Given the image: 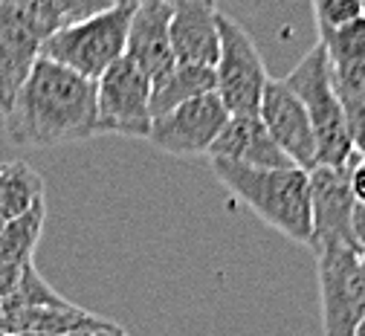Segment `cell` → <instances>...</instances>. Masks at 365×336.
<instances>
[{
	"mask_svg": "<svg viewBox=\"0 0 365 336\" xmlns=\"http://www.w3.org/2000/svg\"><path fill=\"white\" fill-rule=\"evenodd\" d=\"M15 146H61L96 133V81L38 58L29 78L4 113Z\"/></svg>",
	"mask_w": 365,
	"mask_h": 336,
	"instance_id": "1",
	"label": "cell"
},
{
	"mask_svg": "<svg viewBox=\"0 0 365 336\" xmlns=\"http://www.w3.org/2000/svg\"><path fill=\"white\" fill-rule=\"evenodd\" d=\"M215 177L244 200L267 226L296 244L313 238L310 174L302 168H244L223 160H209Z\"/></svg>",
	"mask_w": 365,
	"mask_h": 336,
	"instance_id": "2",
	"label": "cell"
},
{
	"mask_svg": "<svg viewBox=\"0 0 365 336\" xmlns=\"http://www.w3.org/2000/svg\"><path fill=\"white\" fill-rule=\"evenodd\" d=\"M136 12V4H108L93 18L78 21L56 32L41 46V58L56 61L81 78L99 81L128 46V26Z\"/></svg>",
	"mask_w": 365,
	"mask_h": 336,
	"instance_id": "3",
	"label": "cell"
},
{
	"mask_svg": "<svg viewBox=\"0 0 365 336\" xmlns=\"http://www.w3.org/2000/svg\"><path fill=\"white\" fill-rule=\"evenodd\" d=\"M284 81L299 96V102L310 116L316 148H319V166L348 168V163L354 160V146L348 136L345 108L331 81V67H328V56L322 50V44L310 46L307 56L290 70Z\"/></svg>",
	"mask_w": 365,
	"mask_h": 336,
	"instance_id": "4",
	"label": "cell"
},
{
	"mask_svg": "<svg viewBox=\"0 0 365 336\" xmlns=\"http://www.w3.org/2000/svg\"><path fill=\"white\" fill-rule=\"evenodd\" d=\"M220 58L215 67L217 78V96L230 116H258L261 96L269 81L267 67L261 61V53L252 41V35L238 24L232 15L220 12Z\"/></svg>",
	"mask_w": 365,
	"mask_h": 336,
	"instance_id": "5",
	"label": "cell"
},
{
	"mask_svg": "<svg viewBox=\"0 0 365 336\" xmlns=\"http://www.w3.org/2000/svg\"><path fill=\"white\" fill-rule=\"evenodd\" d=\"M356 247L316 250L322 336H354L365 319V275Z\"/></svg>",
	"mask_w": 365,
	"mask_h": 336,
	"instance_id": "6",
	"label": "cell"
},
{
	"mask_svg": "<svg viewBox=\"0 0 365 336\" xmlns=\"http://www.w3.org/2000/svg\"><path fill=\"white\" fill-rule=\"evenodd\" d=\"M151 78L122 56L96 81V133L143 136L151 133Z\"/></svg>",
	"mask_w": 365,
	"mask_h": 336,
	"instance_id": "7",
	"label": "cell"
},
{
	"mask_svg": "<svg viewBox=\"0 0 365 336\" xmlns=\"http://www.w3.org/2000/svg\"><path fill=\"white\" fill-rule=\"evenodd\" d=\"M226 122H230V113H226L220 96L209 93L154 119L148 139L151 146L171 157H209Z\"/></svg>",
	"mask_w": 365,
	"mask_h": 336,
	"instance_id": "8",
	"label": "cell"
},
{
	"mask_svg": "<svg viewBox=\"0 0 365 336\" xmlns=\"http://www.w3.org/2000/svg\"><path fill=\"white\" fill-rule=\"evenodd\" d=\"M258 119L264 122L272 142L287 154V160L296 168H302L307 174L313 168H319V148H316V133H313L310 116L284 78L267 81Z\"/></svg>",
	"mask_w": 365,
	"mask_h": 336,
	"instance_id": "9",
	"label": "cell"
},
{
	"mask_svg": "<svg viewBox=\"0 0 365 336\" xmlns=\"http://www.w3.org/2000/svg\"><path fill=\"white\" fill-rule=\"evenodd\" d=\"M354 209H356V200L348 183V168H325V166L313 168L310 171V212H313L310 250L316 253L322 247H356Z\"/></svg>",
	"mask_w": 365,
	"mask_h": 336,
	"instance_id": "10",
	"label": "cell"
},
{
	"mask_svg": "<svg viewBox=\"0 0 365 336\" xmlns=\"http://www.w3.org/2000/svg\"><path fill=\"white\" fill-rule=\"evenodd\" d=\"M125 56L136 67H143L151 84L163 81L177 67V58L171 50V4H165V0L136 4V12L128 26Z\"/></svg>",
	"mask_w": 365,
	"mask_h": 336,
	"instance_id": "11",
	"label": "cell"
},
{
	"mask_svg": "<svg viewBox=\"0 0 365 336\" xmlns=\"http://www.w3.org/2000/svg\"><path fill=\"white\" fill-rule=\"evenodd\" d=\"M220 9L203 0H177L171 4V50L177 64L217 67L220 58Z\"/></svg>",
	"mask_w": 365,
	"mask_h": 336,
	"instance_id": "12",
	"label": "cell"
},
{
	"mask_svg": "<svg viewBox=\"0 0 365 336\" xmlns=\"http://www.w3.org/2000/svg\"><path fill=\"white\" fill-rule=\"evenodd\" d=\"M43 41L21 18L18 4L0 0V113H6L18 90L41 58Z\"/></svg>",
	"mask_w": 365,
	"mask_h": 336,
	"instance_id": "13",
	"label": "cell"
},
{
	"mask_svg": "<svg viewBox=\"0 0 365 336\" xmlns=\"http://www.w3.org/2000/svg\"><path fill=\"white\" fill-rule=\"evenodd\" d=\"M209 160H223L244 168H296L272 142L258 116H230L209 151Z\"/></svg>",
	"mask_w": 365,
	"mask_h": 336,
	"instance_id": "14",
	"label": "cell"
},
{
	"mask_svg": "<svg viewBox=\"0 0 365 336\" xmlns=\"http://www.w3.org/2000/svg\"><path fill=\"white\" fill-rule=\"evenodd\" d=\"M328 56L331 81L342 102L365 105V18L348 24L345 29L319 35Z\"/></svg>",
	"mask_w": 365,
	"mask_h": 336,
	"instance_id": "15",
	"label": "cell"
},
{
	"mask_svg": "<svg viewBox=\"0 0 365 336\" xmlns=\"http://www.w3.org/2000/svg\"><path fill=\"white\" fill-rule=\"evenodd\" d=\"M108 319L81 310L76 305L61 307H24V310H0V325L6 336L12 333H38V336H67L90 327H102Z\"/></svg>",
	"mask_w": 365,
	"mask_h": 336,
	"instance_id": "16",
	"label": "cell"
},
{
	"mask_svg": "<svg viewBox=\"0 0 365 336\" xmlns=\"http://www.w3.org/2000/svg\"><path fill=\"white\" fill-rule=\"evenodd\" d=\"M217 90V78L212 67H192V64H177L163 81L151 90V119H160L180 105L195 102L200 96H209Z\"/></svg>",
	"mask_w": 365,
	"mask_h": 336,
	"instance_id": "17",
	"label": "cell"
},
{
	"mask_svg": "<svg viewBox=\"0 0 365 336\" xmlns=\"http://www.w3.org/2000/svg\"><path fill=\"white\" fill-rule=\"evenodd\" d=\"M47 200L43 195V177L26 163H0V215L15 220L26 215L35 203Z\"/></svg>",
	"mask_w": 365,
	"mask_h": 336,
	"instance_id": "18",
	"label": "cell"
},
{
	"mask_svg": "<svg viewBox=\"0 0 365 336\" xmlns=\"http://www.w3.org/2000/svg\"><path fill=\"white\" fill-rule=\"evenodd\" d=\"M43 220H47V200L35 203L26 215L9 220L4 235H0V264H18V267L35 264Z\"/></svg>",
	"mask_w": 365,
	"mask_h": 336,
	"instance_id": "19",
	"label": "cell"
},
{
	"mask_svg": "<svg viewBox=\"0 0 365 336\" xmlns=\"http://www.w3.org/2000/svg\"><path fill=\"white\" fill-rule=\"evenodd\" d=\"M67 305V299L61 293H56L53 287L41 278V273L35 270V264L24 267L18 290L0 305V310H24V307H61Z\"/></svg>",
	"mask_w": 365,
	"mask_h": 336,
	"instance_id": "20",
	"label": "cell"
},
{
	"mask_svg": "<svg viewBox=\"0 0 365 336\" xmlns=\"http://www.w3.org/2000/svg\"><path fill=\"white\" fill-rule=\"evenodd\" d=\"M313 18H316V32L319 35L345 29L348 24L362 18V0H316Z\"/></svg>",
	"mask_w": 365,
	"mask_h": 336,
	"instance_id": "21",
	"label": "cell"
},
{
	"mask_svg": "<svg viewBox=\"0 0 365 336\" xmlns=\"http://www.w3.org/2000/svg\"><path fill=\"white\" fill-rule=\"evenodd\" d=\"M345 108V122H348V136L356 157H365V105L356 102H342Z\"/></svg>",
	"mask_w": 365,
	"mask_h": 336,
	"instance_id": "22",
	"label": "cell"
},
{
	"mask_svg": "<svg viewBox=\"0 0 365 336\" xmlns=\"http://www.w3.org/2000/svg\"><path fill=\"white\" fill-rule=\"evenodd\" d=\"M348 183H351V191H354V200L359 206H365V157H356L348 163Z\"/></svg>",
	"mask_w": 365,
	"mask_h": 336,
	"instance_id": "23",
	"label": "cell"
},
{
	"mask_svg": "<svg viewBox=\"0 0 365 336\" xmlns=\"http://www.w3.org/2000/svg\"><path fill=\"white\" fill-rule=\"evenodd\" d=\"M21 275H24V267H18V264H0V305H4L18 290Z\"/></svg>",
	"mask_w": 365,
	"mask_h": 336,
	"instance_id": "24",
	"label": "cell"
},
{
	"mask_svg": "<svg viewBox=\"0 0 365 336\" xmlns=\"http://www.w3.org/2000/svg\"><path fill=\"white\" fill-rule=\"evenodd\" d=\"M354 241L365 253V206H359V203L354 209Z\"/></svg>",
	"mask_w": 365,
	"mask_h": 336,
	"instance_id": "25",
	"label": "cell"
},
{
	"mask_svg": "<svg viewBox=\"0 0 365 336\" xmlns=\"http://www.w3.org/2000/svg\"><path fill=\"white\" fill-rule=\"evenodd\" d=\"M354 336H365V319L359 322V327H356V333H354Z\"/></svg>",
	"mask_w": 365,
	"mask_h": 336,
	"instance_id": "26",
	"label": "cell"
},
{
	"mask_svg": "<svg viewBox=\"0 0 365 336\" xmlns=\"http://www.w3.org/2000/svg\"><path fill=\"white\" fill-rule=\"evenodd\" d=\"M6 223H9V220H6L4 215H0V235H4V229H6Z\"/></svg>",
	"mask_w": 365,
	"mask_h": 336,
	"instance_id": "27",
	"label": "cell"
},
{
	"mask_svg": "<svg viewBox=\"0 0 365 336\" xmlns=\"http://www.w3.org/2000/svg\"><path fill=\"white\" fill-rule=\"evenodd\" d=\"M359 267H362V275H365V253L359 255Z\"/></svg>",
	"mask_w": 365,
	"mask_h": 336,
	"instance_id": "28",
	"label": "cell"
},
{
	"mask_svg": "<svg viewBox=\"0 0 365 336\" xmlns=\"http://www.w3.org/2000/svg\"><path fill=\"white\" fill-rule=\"evenodd\" d=\"M12 336H38V333H12Z\"/></svg>",
	"mask_w": 365,
	"mask_h": 336,
	"instance_id": "29",
	"label": "cell"
},
{
	"mask_svg": "<svg viewBox=\"0 0 365 336\" xmlns=\"http://www.w3.org/2000/svg\"><path fill=\"white\" fill-rule=\"evenodd\" d=\"M0 336H6V330H4V325H0Z\"/></svg>",
	"mask_w": 365,
	"mask_h": 336,
	"instance_id": "30",
	"label": "cell"
},
{
	"mask_svg": "<svg viewBox=\"0 0 365 336\" xmlns=\"http://www.w3.org/2000/svg\"><path fill=\"white\" fill-rule=\"evenodd\" d=\"M125 336H128V333H125Z\"/></svg>",
	"mask_w": 365,
	"mask_h": 336,
	"instance_id": "31",
	"label": "cell"
}]
</instances>
